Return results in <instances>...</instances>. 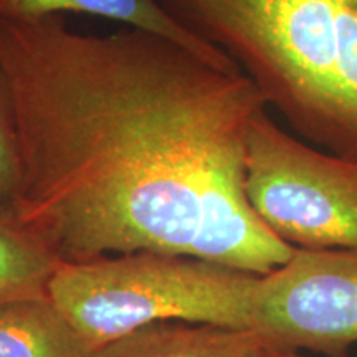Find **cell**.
I'll return each instance as SVG.
<instances>
[{"instance_id": "3957f363", "label": "cell", "mask_w": 357, "mask_h": 357, "mask_svg": "<svg viewBox=\"0 0 357 357\" xmlns=\"http://www.w3.org/2000/svg\"><path fill=\"white\" fill-rule=\"evenodd\" d=\"M260 275L199 258L134 252L61 263L48 298L96 349L167 321L248 329Z\"/></svg>"}, {"instance_id": "5b68a950", "label": "cell", "mask_w": 357, "mask_h": 357, "mask_svg": "<svg viewBox=\"0 0 357 357\" xmlns=\"http://www.w3.org/2000/svg\"><path fill=\"white\" fill-rule=\"evenodd\" d=\"M248 329L281 351L347 357L357 344V248H294L257 278Z\"/></svg>"}, {"instance_id": "9c48e42d", "label": "cell", "mask_w": 357, "mask_h": 357, "mask_svg": "<svg viewBox=\"0 0 357 357\" xmlns=\"http://www.w3.org/2000/svg\"><path fill=\"white\" fill-rule=\"evenodd\" d=\"M60 265L12 207H0V303L48 298Z\"/></svg>"}, {"instance_id": "277c9868", "label": "cell", "mask_w": 357, "mask_h": 357, "mask_svg": "<svg viewBox=\"0 0 357 357\" xmlns=\"http://www.w3.org/2000/svg\"><path fill=\"white\" fill-rule=\"evenodd\" d=\"M250 205L294 248H357V160L316 149L268 114L253 118L245 158Z\"/></svg>"}, {"instance_id": "8992f818", "label": "cell", "mask_w": 357, "mask_h": 357, "mask_svg": "<svg viewBox=\"0 0 357 357\" xmlns=\"http://www.w3.org/2000/svg\"><path fill=\"white\" fill-rule=\"evenodd\" d=\"M278 351L253 329L167 321L116 339L95 357H276Z\"/></svg>"}, {"instance_id": "7a4b0ae2", "label": "cell", "mask_w": 357, "mask_h": 357, "mask_svg": "<svg viewBox=\"0 0 357 357\" xmlns=\"http://www.w3.org/2000/svg\"><path fill=\"white\" fill-rule=\"evenodd\" d=\"M229 55L293 131L357 160V0H158Z\"/></svg>"}, {"instance_id": "52a82bcc", "label": "cell", "mask_w": 357, "mask_h": 357, "mask_svg": "<svg viewBox=\"0 0 357 357\" xmlns=\"http://www.w3.org/2000/svg\"><path fill=\"white\" fill-rule=\"evenodd\" d=\"M50 298L0 303V357H95Z\"/></svg>"}, {"instance_id": "30bf717a", "label": "cell", "mask_w": 357, "mask_h": 357, "mask_svg": "<svg viewBox=\"0 0 357 357\" xmlns=\"http://www.w3.org/2000/svg\"><path fill=\"white\" fill-rule=\"evenodd\" d=\"M20 184V146L10 84L0 68V207H12Z\"/></svg>"}, {"instance_id": "ba28073f", "label": "cell", "mask_w": 357, "mask_h": 357, "mask_svg": "<svg viewBox=\"0 0 357 357\" xmlns=\"http://www.w3.org/2000/svg\"><path fill=\"white\" fill-rule=\"evenodd\" d=\"M65 12L88 13L119 22L128 29L162 35L207 56L225 55L217 47L187 32L158 0H0V15L13 19L61 15Z\"/></svg>"}, {"instance_id": "6da1fadb", "label": "cell", "mask_w": 357, "mask_h": 357, "mask_svg": "<svg viewBox=\"0 0 357 357\" xmlns=\"http://www.w3.org/2000/svg\"><path fill=\"white\" fill-rule=\"evenodd\" d=\"M0 68L19 129L13 212L61 263L159 252L266 275L293 255L248 202V131L268 102L229 55L0 15Z\"/></svg>"}, {"instance_id": "8fae6325", "label": "cell", "mask_w": 357, "mask_h": 357, "mask_svg": "<svg viewBox=\"0 0 357 357\" xmlns=\"http://www.w3.org/2000/svg\"><path fill=\"white\" fill-rule=\"evenodd\" d=\"M276 357H303L300 352H294V351H278L276 352Z\"/></svg>"}]
</instances>
